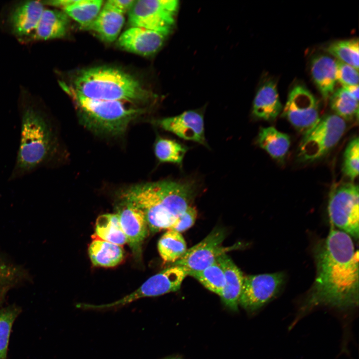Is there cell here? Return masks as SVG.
I'll return each mask as SVG.
<instances>
[{"mask_svg":"<svg viewBox=\"0 0 359 359\" xmlns=\"http://www.w3.org/2000/svg\"><path fill=\"white\" fill-rule=\"evenodd\" d=\"M359 256L351 237L332 227L316 247L315 281L298 317L318 306L340 310L358 307Z\"/></svg>","mask_w":359,"mask_h":359,"instance_id":"cell-1","label":"cell"},{"mask_svg":"<svg viewBox=\"0 0 359 359\" xmlns=\"http://www.w3.org/2000/svg\"><path fill=\"white\" fill-rule=\"evenodd\" d=\"M195 187L187 181L165 180L135 184L118 194L121 205H129L144 213L152 232L169 229L189 206Z\"/></svg>","mask_w":359,"mask_h":359,"instance_id":"cell-2","label":"cell"},{"mask_svg":"<svg viewBox=\"0 0 359 359\" xmlns=\"http://www.w3.org/2000/svg\"><path fill=\"white\" fill-rule=\"evenodd\" d=\"M56 147V137L46 114L32 105L23 107L19 146L10 180L19 178L48 165Z\"/></svg>","mask_w":359,"mask_h":359,"instance_id":"cell-3","label":"cell"},{"mask_svg":"<svg viewBox=\"0 0 359 359\" xmlns=\"http://www.w3.org/2000/svg\"><path fill=\"white\" fill-rule=\"evenodd\" d=\"M84 97L93 99L144 104L155 96L127 72L112 67L98 66L80 70L69 85Z\"/></svg>","mask_w":359,"mask_h":359,"instance_id":"cell-4","label":"cell"},{"mask_svg":"<svg viewBox=\"0 0 359 359\" xmlns=\"http://www.w3.org/2000/svg\"><path fill=\"white\" fill-rule=\"evenodd\" d=\"M60 85L75 104L81 123L96 134L122 135L131 122L145 112L144 109L127 106L125 102L84 97L64 82H60Z\"/></svg>","mask_w":359,"mask_h":359,"instance_id":"cell-5","label":"cell"},{"mask_svg":"<svg viewBox=\"0 0 359 359\" xmlns=\"http://www.w3.org/2000/svg\"><path fill=\"white\" fill-rule=\"evenodd\" d=\"M346 128V121L335 114L320 117L304 134L299 145L298 160L309 163L323 158L338 143Z\"/></svg>","mask_w":359,"mask_h":359,"instance_id":"cell-6","label":"cell"},{"mask_svg":"<svg viewBox=\"0 0 359 359\" xmlns=\"http://www.w3.org/2000/svg\"><path fill=\"white\" fill-rule=\"evenodd\" d=\"M359 186L352 182L336 183L331 188L328 212L332 223L351 237L359 235Z\"/></svg>","mask_w":359,"mask_h":359,"instance_id":"cell-7","label":"cell"},{"mask_svg":"<svg viewBox=\"0 0 359 359\" xmlns=\"http://www.w3.org/2000/svg\"><path fill=\"white\" fill-rule=\"evenodd\" d=\"M179 6L177 0H135L129 11L131 26L169 34L173 29Z\"/></svg>","mask_w":359,"mask_h":359,"instance_id":"cell-8","label":"cell"},{"mask_svg":"<svg viewBox=\"0 0 359 359\" xmlns=\"http://www.w3.org/2000/svg\"><path fill=\"white\" fill-rule=\"evenodd\" d=\"M226 231L223 227L214 228L204 239L191 248L178 261L171 264L184 268L189 272L200 271L215 263L221 255L235 250L239 245L224 247L222 243Z\"/></svg>","mask_w":359,"mask_h":359,"instance_id":"cell-9","label":"cell"},{"mask_svg":"<svg viewBox=\"0 0 359 359\" xmlns=\"http://www.w3.org/2000/svg\"><path fill=\"white\" fill-rule=\"evenodd\" d=\"M188 271L172 265L151 276L131 294L114 302L99 305L100 309L121 307L138 299L162 295L179 290Z\"/></svg>","mask_w":359,"mask_h":359,"instance_id":"cell-10","label":"cell"},{"mask_svg":"<svg viewBox=\"0 0 359 359\" xmlns=\"http://www.w3.org/2000/svg\"><path fill=\"white\" fill-rule=\"evenodd\" d=\"M285 281L283 272L244 276L239 304L248 311H255L278 294Z\"/></svg>","mask_w":359,"mask_h":359,"instance_id":"cell-11","label":"cell"},{"mask_svg":"<svg viewBox=\"0 0 359 359\" xmlns=\"http://www.w3.org/2000/svg\"><path fill=\"white\" fill-rule=\"evenodd\" d=\"M317 101L302 85H295L290 91L282 115L303 134L320 119Z\"/></svg>","mask_w":359,"mask_h":359,"instance_id":"cell-12","label":"cell"},{"mask_svg":"<svg viewBox=\"0 0 359 359\" xmlns=\"http://www.w3.org/2000/svg\"><path fill=\"white\" fill-rule=\"evenodd\" d=\"M157 125L185 140L207 146L204 135L203 116L195 110L157 120Z\"/></svg>","mask_w":359,"mask_h":359,"instance_id":"cell-13","label":"cell"},{"mask_svg":"<svg viewBox=\"0 0 359 359\" xmlns=\"http://www.w3.org/2000/svg\"><path fill=\"white\" fill-rule=\"evenodd\" d=\"M168 34L131 26L119 37L118 44L124 50L142 56H151L163 45Z\"/></svg>","mask_w":359,"mask_h":359,"instance_id":"cell-14","label":"cell"},{"mask_svg":"<svg viewBox=\"0 0 359 359\" xmlns=\"http://www.w3.org/2000/svg\"><path fill=\"white\" fill-rule=\"evenodd\" d=\"M117 214L127 243L135 258L139 259L149 229L145 215L139 209L129 205H121Z\"/></svg>","mask_w":359,"mask_h":359,"instance_id":"cell-15","label":"cell"},{"mask_svg":"<svg viewBox=\"0 0 359 359\" xmlns=\"http://www.w3.org/2000/svg\"><path fill=\"white\" fill-rule=\"evenodd\" d=\"M40 1H26L11 12L9 21L13 33L17 36H32L44 9Z\"/></svg>","mask_w":359,"mask_h":359,"instance_id":"cell-16","label":"cell"},{"mask_svg":"<svg viewBox=\"0 0 359 359\" xmlns=\"http://www.w3.org/2000/svg\"><path fill=\"white\" fill-rule=\"evenodd\" d=\"M217 262L222 267L225 276V284L219 296L226 307L236 311L238 309L244 276L227 254L220 256Z\"/></svg>","mask_w":359,"mask_h":359,"instance_id":"cell-17","label":"cell"},{"mask_svg":"<svg viewBox=\"0 0 359 359\" xmlns=\"http://www.w3.org/2000/svg\"><path fill=\"white\" fill-rule=\"evenodd\" d=\"M312 79L325 100L330 98L334 92L337 81L336 60L326 54L314 56L311 61Z\"/></svg>","mask_w":359,"mask_h":359,"instance_id":"cell-18","label":"cell"},{"mask_svg":"<svg viewBox=\"0 0 359 359\" xmlns=\"http://www.w3.org/2000/svg\"><path fill=\"white\" fill-rule=\"evenodd\" d=\"M282 109L276 84L268 80L258 89L253 102L252 113L265 121L275 119Z\"/></svg>","mask_w":359,"mask_h":359,"instance_id":"cell-19","label":"cell"},{"mask_svg":"<svg viewBox=\"0 0 359 359\" xmlns=\"http://www.w3.org/2000/svg\"><path fill=\"white\" fill-rule=\"evenodd\" d=\"M125 21L124 14L105 3L96 18L86 28L103 40L111 42L118 37Z\"/></svg>","mask_w":359,"mask_h":359,"instance_id":"cell-20","label":"cell"},{"mask_svg":"<svg viewBox=\"0 0 359 359\" xmlns=\"http://www.w3.org/2000/svg\"><path fill=\"white\" fill-rule=\"evenodd\" d=\"M68 25V17L64 11L44 9L31 37L36 40L61 38L66 35Z\"/></svg>","mask_w":359,"mask_h":359,"instance_id":"cell-21","label":"cell"},{"mask_svg":"<svg viewBox=\"0 0 359 359\" xmlns=\"http://www.w3.org/2000/svg\"><path fill=\"white\" fill-rule=\"evenodd\" d=\"M257 142L273 159L282 162L290 146L289 136L272 126L262 127L259 130Z\"/></svg>","mask_w":359,"mask_h":359,"instance_id":"cell-22","label":"cell"},{"mask_svg":"<svg viewBox=\"0 0 359 359\" xmlns=\"http://www.w3.org/2000/svg\"><path fill=\"white\" fill-rule=\"evenodd\" d=\"M88 254L95 266L112 267L121 263L124 257L120 245L101 239L93 240L88 248Z\"/></svg>","mask_w":359,"mask_h":359,"instance_id":"cell-23","label":"cell"},{"mask_svg":"<svg viewBox=\"0 0 359 359\" xmlns=\"http://www.w3.org/2000/svg\"><path fill=\"white\" fill-rule=\"evenodd\" d=\"M158 249L164 261L171 264L180 259L187 249L182 234L172 230H168L161 237Z\"/></svg>","mask_w":359,"mask_h":359,"instance_id":"cell-24","label":"cell"},{"mask_svg":"<svg viewBox=\"0 0 359 359\" xmlns=\"http://www.w3.org/2000/svg\"><path fill=\"white\" fill-rule=\"evenodd\" d=\"M95 233L100 239L119 245L127 243L117 214L101 215L95 223Z\"/></svg>","mask_w":359,"mask_h":359,"instance_id":"cell-25","label":"cell"},{"mask_svg":"<svg viewBox=\"0 0 359 359\" xmlns=\"http://www.w3.org/2000/svg\"><path fill=\"white\" fill-rule=\"evenodd\" d=\"M103 2L101 0H75L63 10L68 16L86 28L97 16Z\"/></svg>","mask_w":359,"mask_h":359,"instance_id":"cell-26","label":"cell"},{"mask_svg":"<svg viewBox=\"0 0 359 359\" xmlns=\"http://www.w3.org/2000/svg\"><path fill=\"white\" fill-rule=\"evenodd\" d=\"M330 99L331 107L336 115L345 121L358 119L359 101L343 87L334 91Z\"/></svg>","mask_w":359,"mask_h":359,"instance_id":"cell-27","label":"cell"},{"mask_svg":"<svg viewBox=\"0 0 359 359\" xmlns=\"http://www.w3.org/2000/svg\"><path fill=\"white\" fill-rule=\"evenodd\" d=\"M187 148L172 139L159 137L154 145V152L161 163H170L181 166Z\"/></svg>","mask_w":359,"mask_h":359,"instance_id":"cell-28","label":"cell"},{"mask_svg":"<svg viewBox=\"0 0 359 359\" xmlns=\"http://www.w3.org/2000/svg\"><path fill=\"white\" fill-rule=\"evenodd\" d=\"M328 53L338 60L359 70V43L357 38L334 41L326 48Z\"/></svg>","mask_w":359,"mask_h":359,"instance_id":"cell-29","label":"cell"},{"mask_svg":"<svg viewBox=\"0 0 359 359\" xmlns=\"http://www.w3.org/2000/svg\"><path fill=\"white\" fill-rule=\"evenodd\" d=\"M188 275L196 279L205 288L219 296L225 284L223 270L217 261L200 271L190 272Z\"/></svg>","mask_w":359,"mask_h":359,"instance_id":"cell-30","label":"cell"},{"mask_svg":"<svg viewBox=\"0 0 359 359\" xmlns=\"http://www.w3.org/2000/svg\"><path fill=\"white\" fill-rule=\"evenodd\" d=\"M20 312L13 305L0 309V352L6 356L12 325Z\"/></svg>","mask_w":359,"mask_h":359,"instance_id":"cell-31","label":"cell"},{"mask_svg":"<svg viewBox=\"0 0 359 359\" xmlns=\"http://www.w3.org/2000/svg\"><path fill=\"white\" fill-rule=\"evenodd\" d=\"M359 140L356 137L348 144L343 157V172L351 182L359 176Z\"/></svg>","mask_w":359,"mask_h":359,"instance_id":"cell-32","label":"cell"},{"mask_svg":"<svg viewBox=\"0 0 359 359\" xmlns=\"http://www.w3.org/2000/svg\"><path fill=\"white\" fill-rule=\"evenodd\" d=\"M337 81L339 82L343 86L359 85V70L353 66L336 60Z\"/></svg>","mask_w":359,"mask_h":359,"instance_id":"cell-33","label":"cell"},{"mask_svg":"<svg viewBox=\"0 0 359 359\" xmlns=\"http://www.w3.org/2000/svg\"><path fill=\"white\" fill-rule=\"evenodd\" d=\"M197 217V210L192 205L179 216L168 230L181 233L191 227Z\"/></svg>","mask_w":359,"mask_h":359,"instance_id":"cell-34","label":"cell"},{"mask_svg":"<svg viewBox=\"0 0 359 359\" xmlns=\"http://www.w3.org/2000/svg\"><path fill=\"white\" fill-rule=\"evenodd\" d=\"M135 0H109L106 2L117 10L125 14L129 11Z\"/></svg>","mask_w":359,"mask_h":359,"instance_id":"cell-35","label":"cell"},{"mask_svg":"<svg viewBox=\"0 0 359 359\" xmlns=\"http://www.w3.org/2000/svg\"><path fill=\"white\" fill-rule=\"evenodd\" d=\"M347 90L355 99L359 101V85L343 86Z\"/></svg>","mask_w":359,"mask_h":359,"instance_id":"cell-36","label":"cell"},{"mask_svg":"<svg viewBox=\"0 0 359 359\" xmlns=\"http://www.w3.org/2000/svg\"><path fill=\"white\" fill-rule=\"evenodd\" d=\"M0 359H7V356L0 352Z\"/></svg>","mask_w":359,"mask_h":359,"instance_id":"cell-37","label":"cell"},{"mask_svg":"<svg viewBox=\"0 0 359 359\" xmlns=\"http://www.w3.org/2000/svg\"></svg>","mask_w":359,"mask_h":359,"instance_id":"cell-38","label":"cell"}]
</instances>
